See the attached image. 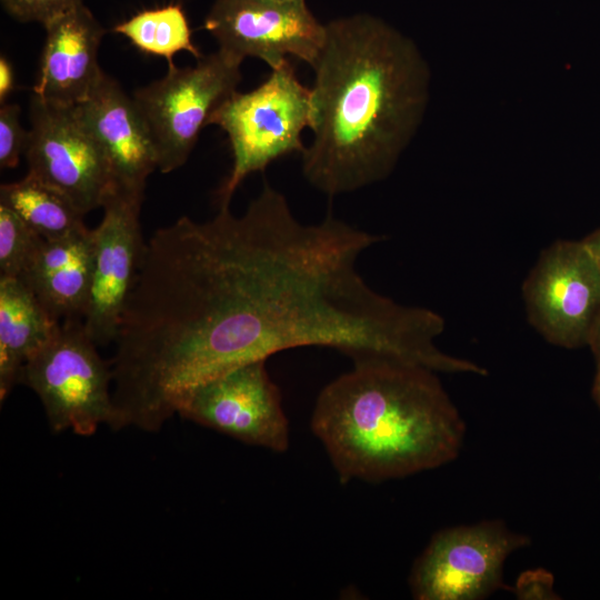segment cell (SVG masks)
I'll return each instance as SVG.
<instances>
[{"label":"cell","instance_id":"13","mask_svg":"<svg viewBox=\"0 0 600 600\" xmlns=\"http://www.w3.org/2000/svg\"><path fill=\"white\" fill-rule=\"evenodd\" d=\"M43 27L46 42L32 93L53 104L76 107L104 73L98 63L104 29L83 2Z\"/></svg>","mask_w":600,"mask_h":600},{"label":"cell","instance_id":"14","mask_svg":"<svg viewBox=\"0 0 600 600\" xmlns=\"http://www.w3.org/2000/svg\"><path fill=\"white\" fill-rule=\"evenodd\" d=\"M92 268L93 229L84 227L63 238L44 240L19 279L60 322L83 319Z\"/></svg>","mask_w":600,"mask_h":600},{"label":"cell","instance_id":"24","mask_svg":"<svg viewBox=\"0 0 600 600\" xmlns=\"http://www.w3.org/2000/svg\"><path fill=\"white\" fill-rule=\"evenodd\" d=\"M582 242L588 248L600 268V229L591 232L589 236L582 239Z\"/></svg>","mask_w":600,"mask_h":600},{"label":"cell","instance_id":"5","mask_svg":"<svg viewBox=\"0 0 600 600\" xmlns=\"http://www.w3.org/2000/svg\"><path fill=\"white\" fill-rule=\"evenodd\" d=\"M241 62L224 51L201 56L193 67L169 64L161 79L134 91L154 142L162 173L182 167L201 130L241 81Z\"/></svg>","mask_w":600,"mask_h":600},{"label":"cell","instance_id":"18","mask_svg":"<svg viewBox=\"0 0 600 600\" xmlns=\"http://www.w3.org/2000/svg\"><path fill=\"white\" fill-rule=\"evenodd\" d=\"M44 240L19 216L0 204V277L19 279Z\"/></svg>","mask_w":600,"mask_h":600},{"label":"cell","instance_id":"6","mask_svg":"<svg viewBox=\"0 0 600 600\" xmlns=\"http://www.w3.org/2000/svg\"><path fill=\"white\" fill-rule=\"evenodd\" d=\"M531 543L500 520L440 530L414 561L409 587L416 600H480L503 589V564Z\"/></svg>","mask_w":600,"mask_h":600},{"label":"cell","instance_id":"11","mask_svg":"<svg viewBox=\"0 0 600 600\" xmlns=\"http://www.w3.org/2000/svg\"><path fill=\"white\" fill-rule=\"evenodd\" d=\"M142 201V193L117 190L104 202L102 220L93 229L92 280L83 324L98 347L116 340L141 264L146 247Z\"/></svg>","mask_w":600,"mask_h":600},{"label":"cell","instance_id":"9","mask_svg":"<svg viewBox=\"0 0 600 600\" xmlns=\"http://www.w3.org/2000/svg\"><path fill=\"white\" fill-rule=\"evenodd\" d=\"M522 293L529 321L548 342L567 349L588 346L600 310V268L582 240L548 247Z\"/></svg>","mask_w":600,"mask_h":600},{"label":"cell","instance_id":"20","mask_svg":"<svg viewBox=\"0 0 600 600\" xmlns=\"http://www.w3.org/2000/svg\"><path fill=\"white\" fill-rule=\"evenodd\" d=\"M1 2L6 11L18 21H36L44 26L83 0H1Z\"/></svg>","mask_w":600,"mask_h":600},{"label":"cell","instance_id":"1","mask_svg":"<svg viewBox=\"0 0 600 600\" xmlns=\"http://www.w3.org/2000/svg\"><path fill=\"white\" fill-rule=\"evenodd\" d=\"M311 68L306 180L332 198L386 179L429 100L430 71L416 43L380 18L356 13L326 23Z\"/></svg>","mask_w":600,"mask_h":600},{"label":"cell","instance_id":"2","mask_svg":"<svg viewBox=\"0 0 600 600\" xmlns=\"http://www.w3.org/2000/svg\"><path fill=\"white\" fill-rule=\"evenodd\" d=\"M352 361L320 391L311 416L342 483L401 479L458 458L466 423L438 372L383 356Z\"/></svg>","mask_w":600,"mask_h":600},{"label":"cell","instance_id":"19","mask_svg":"<svg viewBox=\"0 0 600 600\" xmlns=\"http://www.w3.org/2000/svg\"><path fill=\"white\" fill-rule=\"evenodd\" d=\"M20 108L17 104L3 103L0 109V167L14 168L20 156L26 151L29 131L19 121Z\"/></svg>","mask_w":600,"mask_h":600},{"label":"cell","instance_id":"3","mask_svg":"<svg viewBox=\"0 0 600 600\" xmlns=\"http://www.w3.org/2000/svg\"><path fill=\"white\" fill-rule=\"evenodd\" d=\"M310 88L286 61L271 69L256 89L233 92L214 111L210 124L228 136L231 171L218 191L219 204L229 203L249 174L262 172L273 161L304 151L302 132L310 124Z\"/></svg>","mask_w":600,"mask_h":600},{"label":"cell","instance_id":"23","mask_svg":"<svg viewBox=\"0 0 600 600\" xmlns=\"http://www.w3.org/2000/svg\"><path fill=\"white\" fill-rule=\"evenodd\" d=\"M588 346L596 358L597 366H600V310L591 327Z\"/></svg>","mask_w":600,"mask_h":600},{"label":"cell","instance_id":"4","mask_svg":"<svg viewBox=\"0 0 600 600\" xmlns=\"http://www.w3.org/2000/svg\"><path fill=\"white\" fill-rule=\"evenodd\" d=\"M97 348L83 319H67L20 371L18 383L39 397L54 433L88 437L112 423V370Z\"/></svg>","mask_w":600,"mask_h":600},{"label":"cell","instance_id":"12","mask_svg":"<svg viewBox=\"0 0 600 600\" xmlns=\"http://www.w3.org/2000/svg\"><path fill=\"white\" fill-rule=\"evenodd\" d=\"M74 109L104 153L117 190L144 194L148 177L158 169V153L132 96L103 73Z\"/></svg>","mask_w":600,"mask_h":600},{"label":"cell","instance_id":"10","mask_svg":"<svg viewBox=\"0 0 600 600\" xmlns=\"http://www.w3.org/2000/svg\"><path fill=\"white\" fill-rule=\"evenodd\" d=\"M203 28L220 50L241 62L264 61L271 69L294 57L316 62L326 38L321 23L306 0H216Z\"/></svg>","mask_w":600,"mask_h":600},{"label":"cell","instance_id":"15","mask_svg":"<svg viewBox=\"0 0 600 600\" xmlns=\"http://www.w3.org/2000/svg\"><path fill=\"white\" fill-rule=\"evenodd\" d=\"M53 318L17 278L0 277V401L19 384L23 364L57 333Z\"/></svg>","mask_w":600,"mask_h":600},{"label":"cell","instance_id":"22","mask_svg":"<svg viewBox=\"0 0 600 600\" xmlns=\"http://www.w3.org/2000/svg\"><path fill=\"white\" fill-rule=\"evenodd\" d=\"M14 72L11 63L3 56L0 58V101L3 104L13 90Z\"/></svg>","mask_w":600,"mask_h":600},{"label":"cell","instance_id":"7","mask_svg":"<svg viewBox=\"0 0 600 600\" xmlns=\"http://www.w3.org/2000/svg\"><path fill=\"white\" fill-rule=\"evenodd\" d=\"M24 156L28 173L67 196L83 213L103 207L117 191L110 164L74 107L30 98Z\"/></svg>","mask_w":600,"mask_h":600},{"label":"cell","instance_id":"8","mask_svg":"<svg viewBox=\"0 0 600 600\" xmlns=\"http://www.w3.org/2000/svg\"><path fill=\"white\" fill-rule=\"evenodd\" d=\"M266 361L238 366L197 386L183 397L177 413L243 443L287 451L289 421Z\"/></svg>","mask_w":600,"mask_h":600},{"label":"cell","instance_id":"25","mask_svg":"<svg viewBox=\"0 0 600 600\" xmlns=\"http://www.w3.org/2000/svg\"><path fill=\"white\" fill-rule=\"evenodd\" d=\"M592 396L600 409V366H597V372L592 384Z\"/></svg>","mask_w":600,"mask_h":600},{"label":"cell","instance_id":"17","mask_svg":"<svg viewBox=\"0 0 600 600\" xmlns=\"http://www.w3.org/2000/svg\"><path fill=\"white\" fill-rule=\"evenodd\" d=\"M113 31L130 40L140 51L166 58L168 64L180 51L196 59L202 53L192 41V31L181 4L171 3L161 8L140 11L118 23Z\"/></svg>","mask_w":600,"mask_h":600},{"label":"cell","instance_id":"16","mask_svg":"<svg viewBox=\"0 0 600 600\" xmlns=\"http://www.w3.org/2000/svg\"><path fill=\"white\" fill-rule=\"evenodd\" d=\"M0 204L46 240L60 239L86 227L84 214L67 196L30 173L17 182L1 184Z\"/></svg>","mask_w":600,"mask_h":600},{"label":"cell","instance_id":"21","mask_svg":"<svg viewBox=\"0 0 600 600\" xmlns=\"http://www.w3.org/2000/svg\"><path fill=\"white\" fill-rule=\"evenodd\" d=\"M553 577L550 572L539 569L523 572L513 588L519 599H558L553 591Z\"/></svg>","mask_w":600,"mask_h":600}]
</instances>
